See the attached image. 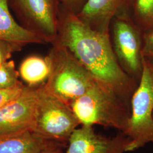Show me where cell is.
Segmentation results:
<instances>
[{
    "label": "cell",
    "mask_w": 153,
    "mask_h": 153,
    "mask_svg": "<svg viewBox=\"0 0 153 153\" xmlns=\"http://www.w3.org/2000/svg\"><path fill=\"white\" fill-rule=\"evenodd\" d=\"M109 35L115 56L121 68L139 82L143 68L142 33L133 22L130 12L115 17L111 24Z\"/></svg>",
    "instance_id": "cell-6"
},
{
    "label": "cell",
    "mask_w": 153,
    "mask_h": 153,
    "mask_svg": "<svg viewBox=\"0 0 153 153\" xmlns=\"http://www.w3.org/2000/svg\"><path fill=\"white\" fill-rule=\"evenodd\" d=\"M81 126H99L126 131L131 107L115 91L98 79L69 105Z\"/></svg>",
    "instance_id": "cell-2"
},
{
    "label": "cell",
    "mask_w": 153,
    "mask_h": 153,
    "mask_svg": "<svg viewBox=\"0 0 153 153\" xmlns=\"http://www.w3.org/2000/svg\"><path fill=\"white\" fill-rule=\"evenodd\" d=\"M39 88L26 86L18 97L0 109V135L33 131L37 114Z\"/></svg>",
    "instance_id": "cell-8"
},
{
    "label": "cell",
    "mask_w": 153,
    "mask_h": 153,
    "mask_svg": "<svg viewBox=\"0 0 153 153\" xmlns=\"http://www.w3.org/2000/svg\"><path fill=\"white\" fill-rule=\"evenodd\" d=\"M54 42L69 50L93 76L111 88L131 107V97L139 82L121 68L110 35L93 30L76 14L60 5L57 35Z\"/></svg>",
    "instance_id": "cell-1"
},
{
    "label": "cell",
    "mask_w": 153,
    "mask_h": 153,
    "mask_svg": "<svg viewBox=\"0 0 153 153\" xmlns=\"http://www.w3.org/2000/svg\"><path fill=\"white\" fill-rule=\"evenodd\" d=\"M130 14L142 33L153 31V0H134Z\"/></svg>",
    "instance_id": "cell-14"
},
{
    "label": "cell",
    "mask_w": 153,
    "mask_h": 153,
    "mask_svg": "<svg viewBox=\"0 0 153 153\" xmlns=\"http://www.w3.org/2000/svg\"><path fill=\"white\" fill-rule=\"evenodd\" d=\"M66 145L44 139L31 131L0 135V153H40Z\"/></svg>",
    "instance_id": "cell-11"
},
{
    "label": "cell",
    "mask_w": 153,
    "mask_h": 153,
    "mask_svg": "<svg viewBox=\"0 0 153 153\" xmlns=\"http://www.w3.org/2000/svg\"><path fill=\"white\" fill-rule=\"evenodd\" d=\"M80 126L68 105L47 93L42 86L39 88L35 133L67 145L72 133Z\"/></svg>",
    "instance_id": "cell-5"
},
{
    "label": "cell",
    "mask_w": 153,
    "mask_h": 153,
    "mask_svg": "<svg viewBox=\"0 0 153 153\" xmlns=\"http://www.w3.org/2000/svg\"><path fill=\"white\" fill-rule=\"evenodd\" d=\"M19 75L27 86L38 88L44 85L50 74L47 56H31L24 59L19 68Z\"/></svg>",
    "instance_id": "cell-13"
},
{
    "label": "cell",
    "mask_w": 153,
    "mask_h": 153,
    "mask_svg": "<svg viewBox=\"0 0 153 153\" xmlns=\"http://www.w3.org/2000/svg\"><path fill=\"white\" fill-rule=\"evenodd\" d=\"M61 6L78 15L85 5L88 0H59Z\"/></svg>",
    "instance_id": "cell-19"
},
{
    "label": "cell",
    "mask_w": 153,
    "mask_h": 153,
    "mask_svg": "<svg viewBox=\"0 0 153 153\" xmlns=\"http://www.w3.org/2000/svg\"><path fill=\"white\" fill-rule=\"evenodd\" d=\"M128 143L122 131L107 137L97 133L94 126H81L69 137L65 153H126Z\"/></svg>",
    "instance_id": "cell-9"
},
{
    "label": "cell",
    "mask_w": 153,
    "mask_h": 153,
    "mask_svg": "<svg viewBox=\"0 0 153 153\" xmlns=\"http://www.w3.org/2000/svg\"><path fill=\"white\" fill-rule=\"evenodd\" d=\"M47 57L50 74L42 86L47 93L69 106L97 80L69 50L61 44L53 43Z\"/></svg>",
    "instance_id": "cell-3"
},
{
    "label": "cell",
    "mask_w": 153,
    "mask_h": 153,
    "mask_svg": "<svg viewBox=\"0 0 153 153\" xmlns=\"http://www.w3.org/2000/svg\"><path fill=\"white\" fill-rule=\"evenodd\" d=\"M19 72L13 60H8L0 65V89L14 88L21 84Z\"/></svg>",
    "instance_id": "cell-15"
},
{
    "label": "cell",
    "mask_w": 153,
    "mask_h": 153,
    "mask_svg": "<svg viewBox=\"0 0 153 153\" xmlns=\"http://www.w3.org/2000/svg\"><path fill=\"white\" fill-rule=\"evenodd\" d=\"M65 149L62 147H56V148H51L49 149L45 150L40 153H65L63 152V149Z\"/></svg>",
    "instance_id": "cell-20"
},
{
    "label": "cell",
    "mask_w": 153,
    "mask_h": 153,
    "mask_svg": "<svg viewBox=\"0 0 153 153\" xmlns=\"http://www.w3.org/2000/svg\"><path fill=\"white\" fill-rule=\"evenodd\" d=\"M25 86L21 83L14 88L0 89V109L18 97L23 91Z\"/></svg>",
    "instance_id": "cell-17"
},
{
    "label": "cell",
    "mask_w": 153,
    "mask_h": 153,
    "mask_svg": "<svg viewBox=\"0 0 153 153\" xmlns=\"http://www.w3.org/2000/svg\"><path fill=\"white\" fill-rule=\"evenodd\" d=\"M123 133L129 139L127 153L153 143V64L143 58L141 76L131 100V116Z\"/></svg>",
    "instance_id": "cell-4"
},
{
    "label": "cell",
    "mask_w": 153,
    "mask_h": 153,
    "mask_svg": "<svg viewBox=\"0 0 153 153\" xmlns=\"http://www.w3.org/2000/svg\"><path fill=\"white\" fill-rule=\"evenodd\" d=\"M134 0H88L78 16L93 30L109 35L115 17L130 12Z\"/></svg>",
    "instance_id": "cell-10"
},
{
    "label": "cell",
    "mask_w": 153,
    "mask_h": 153,
    "mask_svg": "<svg viewBox=\"0 0 153 153\" xmlns=\"http://www.w3.org/2000/svg\"><path fill=\"white\" fill-rule=\"evenodd\" d=\"M142 57L153 64V31L142 33Z\"/></svg>",
    "instance_id": "cell-16"
},
{
    "label": "cell",
    "mask_w": 153,
    "mask_h": 153,
    "mask_svg": "<svg viewBox=\"0 0 153 153\" xmlns=\"http://www.w3.org/2000/svg\"><path fill=\"white\" fill-rule=\"evenodd\" d=\"M23 26L38 35L45 43L52 44L57 35L59 0H13Z\"/></svg>",
    "instance_id": "cell-7"
},
{
    "label": "cell",
    "mask_w": 153,
    "mask_h": 153,
    "mask_svg": "<svg viewBox=\"0 0 153 153\" xmlns=\"http://www.w3.org/2000/svg\"><path fill=\"white\" fill-rule=\"evenodd\" d=\"M21 49L16 45L0 40V65L9 60L13 53Z\"/></svg>",
    "instance_id": "cell-18"
},
{
    "label": "cell",
    "mask_w": 153,
    "mask_h": 153,
    "mask_svg": "<svg viewBox=\"0 0 153 153\" xmlns=\"http://www.w3.org/2000/svg\"><path fill=\"white\" fill-rule=\"evenodd\" d=\"M0 40L21 49L28 44H45L38 35L18 23L10 11L8 0H0Z\"/></svg>",
    "instance_id": "cell-12"
}]
</instances>
